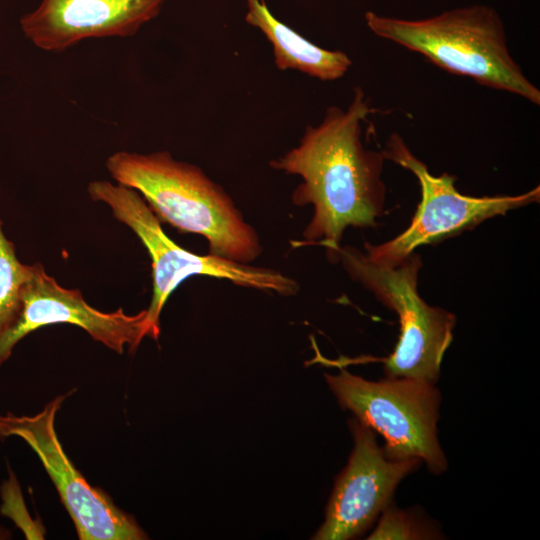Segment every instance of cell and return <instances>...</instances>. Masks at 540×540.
<instances>
[{
	"mask_svg": "<svg viewBox=\"0 0 540 540\" xmlns=\"http://www.w3.org/2000/svg\"><path fill=\"white\" fill-rule=\"evenodd\" d=\"M31 274V265L22 264L15 247L3 233L0 220V333L16 317L23 287Z\"/></svg>",
	"mask_w": 540,
	"mask_h": 540,
	"instance_id": "4fadbf2b",
	"label": "cell"
},
{
	"mask_svg": "<svg viewBox=\"0 0 540 540\" xmlns=\"http://www.w3.org/2000/svg\"><path fill=\"white\" fill-rule=\"evenodd\" d=\"M167 0H42L20 19L39 49L63 52L82 40L131 37L157 17Z\"/></svg>",
	"mask_w": 540,
	"mask_h": 540,
	"instance_id": "8fae6325",
	"label": "cell"
},
{
	"mask_svg": "<svg viewBox=\"0 0 540 540\" xmlns=\"http://www.w3.org/2000/svg\"><path fill=\"white\" fill-rule=\"evenodd\" d=\"M354 281L371 291L399 319L400 333L394 351L383 359L385 377L412 378L435 384L442 358L453 339L456 316L429 305L418 293L422 260L412 253L396 266L377 264L352 246L338 255Z\"/></svg>",
	"mask_w": 540,
	"mask_h": 540,
	"instance_id": "5b68a950",
	"label": "cell"
},
{
	"mask_svg": "<svg viewBox=\"0 0 540 540\" xmlns=\"http://www.w3.org/2000/svg\"><path fill=\"white\" fill-rule=\"evenodd\" d=\"M67 395L35 415L0 416V438L16 436L35 452L53 482L81 540H142L145 532L104 491L90 485L65 453L55 420Z\"/></svg>",
	"mask_w": 540,
	"mask_h": 540,
	"instance_id": "ba28073f",
	"label": "cell"
},
{
	"mask_svg": "<svg viewBox=\"0 0 540 540\" xmlns=\"http://www.w3.org/2000/svg\"><path fill=\"white\" fill-rule=\"evenodd\" d=\"M145 315L146 310L135 315H128L121 308L113 312L97 310L84 300L80 291L60 286L40 263L33 264L23 287L19 311L0 333V365L23 337L59 323L84 329L94 340L119 354L125 346L133 352L145 337Z\"/></svg>",
	"mask_w": 540,
	"mask_h": 540,
	"instance_id": "30bf717a",
	"label": "cell"
},
{
	"mask_svg": "<svg viewBox=\"0 0 540 540\" xmlns=\"http://www.w3.org/2000/svg\"><path fill=\"white\" fill-rule=\"evenodd\" d=\"M325 379L341 407L384 438L389 457L418 459L433 474L446 471L437 432L441 395L435 384L396 377L369 381L342 368Z\"/></svg>",
	"mask_w": 540,
	"mask_h": 540,
	"instance_id": "8992f818",
	"label": "cell"
},
{
	"mask_svg": "<svg viewBox=\"0 0 540 540\" xmlns=\"http://www.w3.org/2000/svg\"><path fill=\"white\" fill-rule=\"evenodd\" d=\"M106 168L117 183L137 191L161 223L203 236L209 254L249 264L262 253L255 229L198 166L168 151H118L107 158Z\"/></svg>",
	"mask_w": 540,
	"mask_h": 540,
	"instance_id": "7a4b0ae2",
	"label": "cell"
},
{
	"mask_svg": "<svg viewBox=\"0 0 540 540\" xmlns=\"http://www.w3.org/2000/svg\"><path fill=\"white\" fill-rule=\"evenodd\" d=\"M245 21L271 43L279 70H297L322 81H333L343 77L352 65L346 53L321 48L282 23L264 0H247Z\"/></svg>",
	"mask_w": 540,
	"mask_h": 540,
	"instance_id": "7c38bea8",
	"label": "cell"
},
{
	"mask_svg": "<svg viewBox=\"0 0 540 540\" xmlns=\"http://www.w3.org/2000/svg\"><path fill=\"white\" fill-rule=\"evenodd\" d=\"M374 112L356 87L346 109L329 107L318 125L306 127L296 147L270 162L273 169L301 178L292 202L313 206L299 244L323 246L332 263L338 262L347 227H374L383 214L385 159L362 140L363 124Z\"/></svg>",
	"mask_w": 540,
	"mask_h": 540,
	"instance_id": "6da1fadb",
	"label": "cell"
},
{
	"mask_svg": "<svg viewBox=\"0 0 540 540\" xmlns=\"http://www.w3.org/2000/svg\"><path fill=\"white\" fill-rule=\"evenodd\" d=\"M365 22L376 36L450 73L540 104V90L512 57L504 23L493 7L475 4L413 20L367 11Z\"/></svg>",
	"mask_w": 540,
	"mask_h": 540,
	"instance_id": "3957f363",
	"label": "cell"
},
{
	"mask_svg": "<svg viewBox=\"0 0 540 540\" xmlns=\"http://www.w3.org/2000/svg\"><path fill=\"white\" fill-rule=\"evenodd\" d=\"M87 191L92 200L107 204L113 216L137 235L151 258L153 291L150 305L145 309V337L158 339L160 314L167 299L191 276L226 279L238 286L282 296L295 295L299 290L295 279L275 269L185 250L164 233L160 220L142 196L132 188L98 180L90 182Z\"/></svg>",
	"mask_w": 540,
	"mask_h": 540,
	"instance_id": "277c9868",
	"label": "cell"
},
{
	"mask_svg": "<svg viewBox=\"0 0 540 540\" xmlns=\"http://www.w3.org/2000/svg\"><path fill=\"white\" fill-rule=\"evenodd\" d=\"M381 152L385 160L393 161L415 175L421 189V201L409 227L401 234L378 245L364 243L367 258L380 265L396 266L419 246L436 244L472 230L487 219L540 199L539 186L516 196L463 195L455 187L454 175H432L397 133L391 134Z\"/></svg>",
	"mask_w": 540,
	"mask_h": 540,
	"instance_id": "52a82bcc",
	"label": "cell"
},
{
	"mask_svg": "<svg viewBox=\"0 0 540 540\" xmlns=\"http://www.w3.org/2000/svg\"><path fill=\"white\" fill-rule=\"evenodd\" d=\"M349 426L354 448L335 483L325 521L313 539L346 540L362 534L389 506L401 480L422 464L418 459L389 457L375 432L358 419H351Z\"/></svg>",
	"mask_w": 540,
	"mask_h": 540,
	"instance_id": "9c48e42d",
	"label": "cell"
},
{
	"mask_svg": "<svg viewBox=\"0 0 540 540\" xmlns=\"http://www.w3.org/2000/svg\"><path fill=\"white\" fill-rule=\"evenodd\" d=\"M439 533L416 514L387 506L368 539H433Z\"/></svg>",
	"mask_w": 540,
	"mask_h": 540,
	"instance_id": "5bb4252c",
	"label": "cell"
}]
</instances>
